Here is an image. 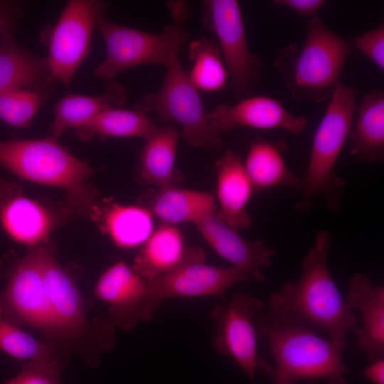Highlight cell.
I'll use <instances>...</instances> for the list:
<instances>
[{
  "instance_id": "cell-31",
  "label": "cell",
  "mask_w": 384,
  "mask_h": 384,
  "mask_svg": "<svg viewBox=\"0 0 384 384\" xmlns=\"http://www.w3.org/2000/svg\"><path fill=\"white\" fill-rule=\"evenodd\" d=\"M0 348L10 356L31 361L56 359L52 348L43 344L9 319L0 307Z\"/></svg>"
},
{
  "instance_id": "cell-3",
  "label": "cell",
  "mask_w": 384,
  "mask_h": 384,
  "mask_svg": "<svg viewBox=\"0 0 384 384\" xmlns=\"http://www.w3.org/2000/svg\"><path fill=\"white\" fill-rule=\"evenodd\" d=\"M0 165L25 180L65 190L70 206L93 215L97 193L86 183L93 168L50 136L0 142Z\"/></svg>"
},
{
  "instance_id": "cell-11",
  "label": "cell",
  "mask_w": 384,
  "mask_h": 384,
  "mask_svg": "<svg viewBox=\"0 0 384 384\" xmlns=\"http://www.w3.org/2000/svg\"><path fill=\"white\" fill-rule=\"evenodd\" d=\"M262 309L260 299L239 292L231 301L214 306L210 313L213 347L220 354L233 358L252 384L258 358L256 321Z\"/></svg>"
},
{
  "instance_id": "cell-24",
  "label": "cell",
  "mask_w": 384,
  "mask_h": 384,
  "mask_svg": "<svg viewBox=\"0 0 384 384\" xmlns=\"http://www.w3.org/2000/svg\"><path fill=\"white\" fill-rule=\"evenodd\" d=\"M0 41V93L21 87L48 90L55 80L45 58L21 46L12 32Z\"/></svg>"
},
{
  "instance_id": "cell-19",
  "label": "cell",
  "mask_w": 384,
  "mask_h": 384,
  "mask_svg": "<svg viewBox=\"0 0 384 384\" xmlns=\"http://www.w3.org/2000/svg\"><path fill=\"white\" fill-rule=\"evenodd\" d=\"M346 302L350 309L358 310L362 326L352 333L356 336V346L373 361L384 355V287L375 285L363 273H354L348 283Z\"/></svg>"
},
{
  "instance_id": "cell-27",
  "label": "cell",
  "mask_w": 384,
  "mask_h": 384,
  "mask_svg": "<svg viewBox=\"0 0 384 384\" xmlns=\"http://www.w3.org/2000/svg\"><path fill=\"white\" fill-rule=\"evenodd\" d=\"M97 206L92 216L100 219L102 231L119 248L142 245L154 230V217L145 208L105 202Z\"/></svg>"
},
{
  "instance_id": "cell-37",
  "label": "cell",
  "mask_w": 384,
  "mask_h": 384,
  "mask_svg": "<svg viewBox=\"0 0 384 384\" xmlns=\"http://www.w3.org/2000/svg\"><path fill=\"white\" fill-rule=\"evenodd\" d=\"M361 371V374L374 384H384V358L381 357L373 361Z\"/></svg>"
},
{
  "instance_id": "cell-35",
  "label": "cell",
  "mask_w": 384,
  "mask_h": 384,
  "mask_svg": "<svg viewBox=\"0 0 384 384\" xmlns=\"http://www.w3.org/2000/svg\"><path fill=\"white\" fill-rule=\"evenodd\" d=\"M324 0H274L272 4L277 6L286 7L304 18H311L318 15L326 4Z\"/></svg>"
},
{
  "instance_id": "cell-18",
  "label": "cell",
  "mask_w": 384,
  "mask_h": 384,
  "mask_svg": "<svg viewBox=\"0 0 384 384\" xmlns=\"http://www.w3.org/2000/svg\"><path fill=\"white\" fill-rule=\"evenodd\" d=\"M217 176V217L236 232L248 228L252 218L247 205L255 193L241 157L226 149L215 164Z\"/></svg>"
},
{
  "instance_id": "cell-8",
  "label": "cell",
  "mask_w": 384,
  "mask_h": 384,
  "mask_svg": "<svg viewBox=\"0 0 384 384\" xmlns=\"http://www.w3.org/2000/svg\"><path fill=\"white\" fill-rule=\"evenodd\" d=\"M107 4L96 0H72L55 23L42 33L48 49L45 58L51 78L68 87L90 53L98 18Z\"/></svg>"
},
{
  "instance_id": "cell-14",
  "label": "cell",
  "mask_w": 384,
  "mask_h": 384,
  "mask_svg": "<svg viewBox=\"0 0 384 384\" xmlns=\"http://www.w3.org/2000/svg\"><path fill=\"white\" fill-rule=\"evenodd\" d=\"M147 292L146 280L123 261L106 270L95 287L96 297L110 305L112 319L124 330L142 320Z\"/></svg>"
},
{
  "instance_id": "cell-7",
  "label": "cell",
  "mask_w": 384,
  "mask_h": 384,
  "mask_svg": "<svg viewBox=\"0 0 384 384\" xmlns=\"http://www.w3.org/2000/svg\"><path fill=\"white\" fill-rule=\"evenodd\" d=\"M160 33H151L127 27L110 20L105 14L97 21V28L105 45V57L94 70L95 77L112 80L119 73L144 64L164 66L174 55H178L188 38L183 29L185 19L173 18Z\"/></svg>"
},
{
  "instance_id": "cell-30",
  "label": "cell",
  "mask_w": 384,
  "mask_h": 384,
  "mask_svg": "<svg viewBox=\"0 0 384 384\" xmlns=\"http://www.w3.org/2000/svg\"><path fill=\"white\" fill-rule=\"evenodd\" d=\"M48 90L16 88L0 93V119L14 127H27L48 97Z\"/></svg>"
},
{
  "instance_id": "cell-2",
  "label": "cell",
  "mask_w": 384,
  "mask_h": 384,
  "mask_svg": "<svg viewBox=\"0 0 384 384\" xmlns=\"http://www.w3.org/2000/svg\"><path fill=\"white\" fill-rule=\"evenodd\" d=\"M352 50L350 42L330 29L318 14L307 21L302 47L292 43L282 48L273 66L296 102L321 103L331 98L341 82Z\"/></svg>"
},
{
  "instance_id": "cell-9",
  "label": "cell",
  "mask_w": 384,
  "mask_h": 384,
  "mask_svg": "<svg viewBox=\"0 0 384 384\" xmlns=\"http://www.w3.org/2000/svg\"><path fill=\"white\" fill-rule=\"evenodd\" d=\"M202 6L203 25L218 40L234 90L243 95L253 93L264 63L249 48L240 3L206 0Z\"/></svg>"
},
{
  "instance_id": "cell-28",
  "label": "cell",
  "mask_w": 384,
  "mask_h": 384,
  "mask_svg": "<svg viewBox=\"0 0 384 384\" xmlns=\"http://www.w3.org/2000/svg\"><path fill=\"white\" fill-rule=\"evenodd\" d=\"M156 127L154 120L149 114L136 109L118 107L102 112L74 130L82 141H88L95 136L102 139L142 137L144 139Z\"/></svg>"
},
{
  "instance_id": "cell-6",
  "label": "cell",
  "mask_w": 384,
  "mask_h": 384,
  "mask_svg": "<svg viewBox=\"0 0 384 384\" xmlns=\"http://www.w3.org/2000/svg\"><path fill=\"white\" fill-rule=\"evenodd\" d=\"M164 67L160 89L142 97L135 109L179 124L181 136L191 147L223 151L220 132L210 123L198 90L188 79L178 55L171 57Z\"/></svg>"
},
{
  "instance_id": "cell-15",
  "label": "cell",
  "mask_w": 384,
  "mask_h": 384,
  "mask_svg": "<svg viewBox=\"0 0 384 384\" xmlns=\"http://www.w3.org/2000/svg\"><path fill=\"white\" fill-rule=\"evenodd\" d=\"M0 225L14 240L35 245L46 241L55 220L49 209L23 196L17 185L0 179Z\"/></svg>"
},
{
  "instance_id": "cell-23",
  "label": "cell",
  "mask_w": 384,
  "mask_h": 384,
  "mask_svg": "<svg viewBox=\"0 0 384 384\" xmlns=\"http://www.w3.org/2000/svg\"><path fill=\"white\" fill-rule=\"evenodd\" d=\"M288 148L284 139L270 141L258 137L252 139L243 165L255 193L281 186L301 193L302 178L288 168L284 157Z\"/></svg>"
},
{
  "instance_id": "cell-17",
  "label": "cell",
  "mask_w": 384,
  "mask_h": 384,
  "mask_svg": "<svg viewBox=\"0 0 384 384\" xmlns=\"http://www.w3.org/2000/svg\"><path fill=\"white\" fill-rule=\"evenodd\" d=\"M45 289L48 297L56 334L73 335L86 326V316L80 292L70 276L57 262L46 245H39Z\"/></svg>"
},
{
  "instance_id": "cell-33",
  "label": "cell",
  "mask_w": 384,
  "mask_h": 384,
  "mask_svg": "<svg viewBox=\"0 0 384 384\" xmlns=\"http://www.w3.org/2000/svg\"><path fill=\"white\" fill-rule=\"evenodd\" d=\"M354 48L370 60L381 71L384 70V25L356 36Z\"/></svg>"
},
{
  "instance_id": "cell-20",
  "label": "cell",
  "mask_w": 384,
  "mask_h": 384,
  "mask_svg": "<svg viewBox=\"0 0 384 384\" xmlns=\"http://www.w3.org/2000/svg\"><path fill=\"white\" fill-rule=\"evenodd\" d=\"M141 246L132 267L147 280L187 262L205 261L203 249L186 246L181 230L173 225L161 223Z\"/></svg>"
},
{
  "instance_id": "cell-22",
  "label": "cell",
  "mask_w": 384,
  "mask_h": 384,
  "mask_svg": "<svg viewBox=\"0 0 384 384\" xmlns=\"http://www.w3.org/2000/svg\"><path fill=\"white\" fill-rule=\"evenodd\" d=\"M180 135L176 126L166 124L156 127L144 139L139 155V175L143 182L158 189L181 186L183 175L176 166Z\"/></svg>"
},
{
  "instance_id": "cell-4",
  "label": "cell",
  "mask_w": 384,
  "mask_h": 384,
  "mask_svg": "<svg viewBox=\"0 0 384 384\" xmlns=\"http://www.w3.org/2000/svg\"><path fill=\"white\" fill-rule=\"evenodd\" d=\"M256 329L257 336L267 340L275 368L293 383L324 379L328 384H347L343 349L319 336L314 328L272 312H262Z\"/></svg>"
},
{
  "instance_id": "cell-10",
  "label": "cell",
  "mask_w": 384,
  "mask_h": 384,
  "mask_svg": "<svg viewBox=\"0 0 384 384\" xmlns=\"http://www.w3.org/2000/svg\"><path fill=\"white\" fill-rule=\"evenodd\" d=\"M146 280L148 292L142 321H149L159 306L167 299L220 295L240 282L257 281V279L245 267H217L206 265L205 261H193Z\"/></svg>"
},
{
  "instance_id": "cell-16",
  "label": "cell",
  "mask_w": 384,
  "mask_h": 384,
  "mask_svg": "<svg viewBox=\"0 0 384 384\" xmlns=\"http://www.w3.org/2000/svg\"><path fill=\"white\" fill-rule=\"evenodd\" d=\"M216 213H208L193 223L203 238L220 257L234 266L249 269L257 281H265L263 270L271 266L276 251L262 240L251 241L241 237L223 223Z\"/></svg>"
},
{
  "instance_id": "cell-32",
  "label": "cell",
  "mask_w": 384,
  "mask_h": 384,
  "mask_svg": "<svg viewBox=\"0 0 384 384\" xmlns=\"http://www.w3.org/2000/svg\"><path fill=\"white\" fill-rule=\"evenodd\" d=\"M61 370L58 359L31 361L19 374L5 384H62Z\"/></svg>"
},
{
  "instance_id": "cell-26",
  "label": "cell",
  "mask_w": 384,
  "mask_h": 384,
  "mask_svg": "<svg viewBox=\"0 0 384 384\" xmlns=\"http://www.w3.org/2000/svg\"><path fill=\"white\" fill-rule=\"evenodd\" d=\"M350 154L361 162L372 164L384 160V93L373 90L358 107L357 121L351 129Z\"/></svg>"
},
{
  "instance_id": "cell-12",
  "label": "cell",
  "mask_w": 384,
  "mask_h": 384,
  "mask_svg": "<svg viewBox=\"0 0 384 384\" xmlns=\"http://www.w3.org/2000/svg\"><path fill=\"white\" fill-rule=\"evenodd\" d=\"M0 307L13 322L56 334L43 283L39 246L30 250L12 267L0 296Z\"/></svg>"
},
{
  "instance_id": "cell-34",
  "label": "cell",
  "mask_w": 384,
  "mask_h": 384,
  "mask_svg": "<svg viewBox=\"0 0 384 384\" xmlns=\"http://www.w3.org/2000/svg\"><path fill=\"white\" fill-rule=\"evenodd\" d=\"M26 4L16 1H0V36L12 32L24 14Z\"/></svg>"
},
{
  "instance_id": "cell-1",
  "label": "cell",
  "mask_w": 384,
  "mask_h": 384,
  "mask_svg": "<svg viewBox=\"0 0 384 384\" xmlns=\"http://www.w3.org/2000/svg\"><path fill=\"white\" fill-rule=\"evenodd\" d=\"M331 233L317 232L314 245L302 262V274L270 297L271 311L324 331L329 340L345 349L348 332L358 319L344 300L327 265Z\"/></svg>"
},
{
  "instance_id": "cell-29",
  "label": "cell",
  "mask_w": 384,
  "mask_h": 384,
  "mask_svg": "<svg viewBox=\"0 0 384 384\" xmlns=\"http://www.w3.org/2000/svg\"><path fill=\"white\" fill-rule=\"evenodd\" d=\"M188 56L192 67L186 73L196 89L213 92L225 87L229 74L216 42L208 37L191 41Z\"/></svg>"
},
{
  "instance_id": "cell-13",
  "label": "cell",
  "mask_w": 384,
  "mask_h": 384,
  "mask_svg": "<svg viewBox=\"0 0 384 384\" xmlns=\"http://www.w3.org/2000/svg\"><path fill=\"white\" fill-rule=\"evenodd\" d=\"M208 117L220 132L245 126L259 129H280L299 135L308 124L304 116L291 113L281 101L267 95L248 97L235 105H218L208 112Z\"/></svg>"
},
{
  "instance_id": "cell-5",
  "label": "cell",
  "mask_w": 384,
  "mask_h": 384,
  "mask_svg": "<svg viewBox=\"0 0 384 384\" xmlns=\"http://www.w3.org/2000/svg\"><path fill=\"white\" fill-rule=\"evenodd\" d=\"M357 93L355 87L340 82L330 98L313 137L302 196L294 208L299 214L308 213L318 196L331 210L341 208L346 181L334 169L354 124Z\"/></svg>"
},
{
  "instance_id": "cell-21",
  "label": "cell",
  "mask_w": 384,
  "mask_h": 384,
  "mask_svg": "<svg viewBox=\"0 0 384 384\" xmlns=\"http://www.w3.org/2000/svg\"><path fill=\"white\" fill-rule=\"evenodd\" d=\"M137 205L147 209L161 223L173 225L194 223L206 213L217 210L213 193L180 186L147 190L139 196Z\"/></svg>"
},
{
  "instance_id": "cell-36",
  "label": "cell",
  "mask_w": 384,
  "mask_h": 384,
  "mask_svg": "<svg viewBox=\"0 0 384 384\" xmlns=\"http://www.w3.org/2000/svg\"><path fill=\"white\" fill-rule=\"evenodd\" d=\"M257 370H260L267 375L273 384H293L291 380L264 358H257Z\"/></svg>"
},
{
  "instance_id": "cell-25",
  "label": "cell",
  "mask_w": 384,
  "mask_h": 384,
  "mask_svg": "<svg viewBox=\"0 0 384 384\" xmlns=\"http://www.w3.org/2000/svg\"><path fill=\"white\" fill-rule=\"evenodd\" d=\"M126 100L124 87L114 81L97 95L67 94L54 106L50 137L58 140L66 130L82 126L107 110L122 107Z\"/></svg>"
}]
</instances>
